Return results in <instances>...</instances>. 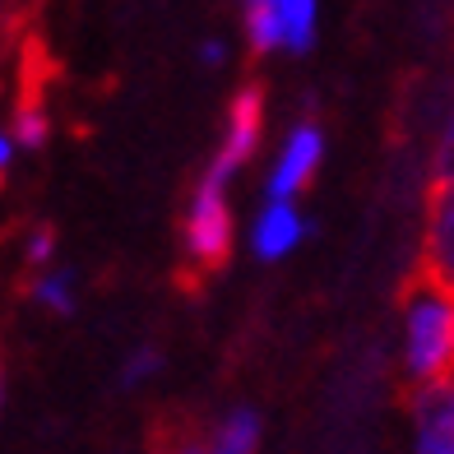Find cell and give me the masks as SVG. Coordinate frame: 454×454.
Here are the masks:
<instances>
[{"instance_id":"1","label":"cell","mask_w":454,"mask_h":454,"mask_svg":"<svg viewBox=\"0 0 454 454\" xmlns=\"http://www.w3.org/2000/svg\"><path fill=\"white\" fill-rule=\"evenodd\" d=\"M403 371L412 385L454 376V293L427 274L403 297Z\"/></svg>"},{"instance_id":"2","label":"cell","mask_w":454,"mask_h":454,"mask_svg":"<svg viewBox=\"0 0 454 454\" xmlns=\"http://www.w3.org/2000/svg\"><path fill=\"white\" fill-rule=\"evenodd\" d=\"M232 251V209H227V185L204 181L195 185L191 214H185V255L200 270H218Z\"/></svg>"},{"instance_id":"3","label":"cell","mask_w":454,"mask_h":454,"mask_svg":"<svg viewBox=\"0 0 454 454\" xmlns=\"http://www.w3.org/2000/svg\"><path fill=\"white\" fill-rule=\"evenodd\" d=\"M260 130H264V93H260V84H241L232 93V102H227V135H223V144H218V153L209 162V172H204V181H214V185L232 181L246 162L255 158Z\"/></svg>"},{"instance_id":"4","label":"cell","mask_w":454,"mask_h":454,"mask_svg":"<svg viewBox=\"0 0 454 454\" xmlns=\"http://www.w3.org/2000/svg\"><path fill=\"white\" fill-rule=\"evenodd\" d=\"M412 454H454V376L412 385Z\"/></svg>"},{"instance_id":"5","label":"cell","mask_w":454,"mask_h":454,"mask_svg":"<svg viewBox=\"0 0 454 454\" xmlns=\"http://www.w3.org/2000/svg\"><path fill=\"white\" fill-rule=\"evenodd\" d=\"M320 158H325V130L311 126V121H301V126L283 139V149H278L274 168H270V195H274V200L301 195L306 185H311Z\"/></svg>"},{"instance_id":"6","label":"cell","mask_w":454,"mask_h":454,"mask_svg":"<svg viewBox=\"0 0 454 454\" xmlns=\"http://www.w3.org/2000/svg\"><path fill=\"white\" fill-rule=\"evenodd\" d=\"M422 274L454 293V185H431L422 227Z\"/></svg>"},{"instance_id":"7","label":"cell","mask_w":454,"mask_h":454,"mask_svg":"<svg viewBox=\"0 0 454 454\" xmlns=\"http://www.w3.org/2000/svg\"><path fill=\"white\" fill-rule=\"evenodd\" d=\"M306 237V218L293 200H274L255 214V232H251V251L260 260H283L287 251H297Z\"/></svg>"},{"instance_id":"8","label":"cell","mask_w":454,"mask_h":454,"mask_svg":"<svg viewBox=\"0 0 454 454\" xmlns=\"http://www.w3.org/2000/svg\"><path fill=\"white\" fill-rule=\"evenodd\" d=\"M278 28H283V51H311L316 28H320V0H274Z\"/></svg>"},{"instance_id":"9","label":"cell","mask_w":454,"mask_h":454,"mask_svg":"<svg viewBox=\"0 0 454 454\" xmlns=\"http://www.w3.org/2000/svg\"><path fill=\"white\" fill-rule=\"evenodd\" d=\"M204 445H209V454H255L260 450V418H255V408H232L214 427V436Z\"/></svg>"},{"instance_id":"10","label":"cell","mask_w":454,"mask_h":454,"mask_svg":"<svg viewBox=\"0 0 454 454\" xmlns=\"http://www.w3.org/2000/svg\"><path fill=\"white\" fill-rule=\"evenodd\" d=\"M246 10V37L251 47L264 51H283V28H278V14H274V0H241Z\"/></svg>"},{"instance_id":"11","label":"cell","mask_w":454,"mask_h":454,"mask_svg":"<svg viewBox=\"0 0 454 454\" xmlns=\"http://www.w3.org/2000/svg\"><path fill=\"white\" fill-rule=\"evenodd\" d=\"M33 297L43 301L47 311H56V316H70V311H74V274H70V270H56V264H47V270H37Z\"/></svg>"},{"instance_id":"12","label":"cell","mask_w":454,"mask_h":454,"mask_svg":"<svg viewBox=\"0 0 454 454\" xmlns=\"http://www.w3.org/2000/svg\"><path fill=\"white\" fill-rule=\"evenodd\" d=\"M10 130L19 139V149H43L47 135H51V121H47V107H37V102H19V112L10 121Z\"/></svg>"},{"instance_id":"13","label":"cell","mask_w":454,"mask_h":454,"mask_svg":"<svg viewBox=\"0 0 454 454\" xmlns=\"http://www.w3.org/2000/svg\"><path fill=\"white\" fill-rule=\"evenodd\" d=\"M431 185H454V102L431 144Z\"/></svg>"},{"instance_id":"14","label":"cell","mask_w":454,"mask_h":454,"mask_svg":"<svg viewBox=\"0 0 454 454\" xmlns=\"http://www.w3.org/2000/svg\"><path fill=\"white\" fill-rule=\"evenodd\" d=\"M51 255H56V232L51 227H37L28 237V270H47Z\"/></svg>"},{"instance_id":"15","label":"cell","mask_w":454,"mask_h":454,"mask_svg":"<svg viewBox=\"0 0 454 454\" xmlns=\"http://www.w3.org/2000/svg\"><path fill=\"white\" fill-rule=\"evenodd\" d=\"M158 366H162V357L153 353V348H139V353L126 362V385H139L144 376H153Z\"/></svg>"},{"instance_id":"16","label":"cell","mask_w":454,"mask_h":454,"mask_svg":"<svg viewBox=\"0 0 454 454\" xmlns=\"http://www.w3.org/2000/svg\"><path fill=\"white\" fill-rule=\"evenodd\" d=\"M14 149H19L14 130H5V126H0V172H10V162H14Z\"/></svg>"},{"instance_id":"17","label":"cell","mask_w":454,"mask_h":454,"mask_svg":"<svg viewBox=\"0 0 454 454\" xmlns=\"http://www.w3.org/2000/svg\"><path fill=\"white\" fill-rule=\"evenodd\" d=\"M200 60H204L209 70H218L223 60H227V47H223V43H204V47H200Z\"/></svg>"},{"instance_id":"18","label":"cell","mask_w":454,"mask_h":454,"mask_svg":"<svg viewBox=\"0 0 454 454\" xmlns=\"http://www.w3.org/2000/svg\"><path fill=\"white\" fill-rule=\"evenodd\" d=\"M0 403H5V380H0Z\"/></svg>"}]
</instances>
